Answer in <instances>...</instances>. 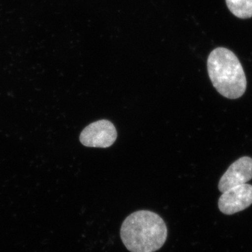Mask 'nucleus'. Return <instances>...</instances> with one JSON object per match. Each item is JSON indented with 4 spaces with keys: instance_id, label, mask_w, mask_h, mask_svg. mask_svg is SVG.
I'll list each match as a JSON object with an SVG mask.
<instances>
[{
    "instance_id": "1",
    "label": "nucleus",
    "mask_w": 252,
    "mask_h": 252,
    "mask_svg": "<svg viewBox=\"0 0 252 252\" xmlns=\"http://www.w3.org/2000/svg\"><path fill=\"white\" fill-rule=\"evenodd\" d=\"M121 238L130 252H155L166 241L167 225L155 212L140 210L124 220Z\"/></svg>"
},
{
    "instance_id": "2",
    "label": "nucleus",
    "mask_w": 252,
    "mask_h": 252,
    "mask_svg": "<svg viewBox=\"0 0 252 252\" xmlns=\"http://www.w3.org/2000/svg\"><path fill=\"white\" fill-rule=\"evenodd\" d=\"M207 70L214 87L223 97L238 99L247 89V79L241 63L234 53L217 48L207 59Z\"/></svg>"
},
{
    "instance_id": "3",
    "label": "nucleus",
    "mask_w": 252,
    "mask_h": 252,
    "mask_svg": "<svg viewBox=\"0 0 252 252\" xmlns=\"http://www.w3.org/2000/svg\"><path fill=\"white\" fill-rule=\"evenodd\" d=\"M117 138L115 126L109 121L102 119L86 126L81 132L79 140L85 147L108 148Z\"/></svg>"
},
{
    "instance_id": "4",
    "label": "nucleus",
    "mask_w": 252,
    "mask_h": 252,
    "mask_svg": "<svg viewBox=\"0 0 252 252\" xmlns=\"http://www.w3.org/2000/svg\"><path fill=\"white\" fill-rule=\"evenodd\" d=\"M252 204V186L245 184L225 190L219 199L218 206L222 213L234 215Z\"/></svg>"
},
{
    "instance_id": "5",
    "label": "nucleus",
    "mask_w": 252,
    "mask_h": 252,
    "mask_svg": "<svg viewBox=\"0 0 252 252\" xmlns=\"http://www.w3.org/2000/svg\"><path fill=\"white\" fill-rule=\"evenodd\" d=\"M252 179V158H240L233 162L223 174L219 182L218 188L221 193L238 186L245 185Z\"/></svg>"
},
{
    "instance_id": "6",
    "label": "nucleus",
    "mask_w": 252,
    "mask_h": 252,
    "mask_svg": "<svg viewBox=\"0 0 252 252\" xmlns=\"http://www.w3.org/2000/svg\"><path fill=\"white\" fill-rule=\"evenodd\" d=\"M225 2L236 17L242 19L252 17V0H225Z\"/></svg>"
}]
</instances>
